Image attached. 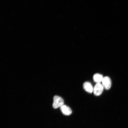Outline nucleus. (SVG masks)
<instances>
[{"label": "nucleus", "mask_w": 128, "mask_h": 128, "mask_svg": "<svg viewBox=\"0 0 128 128\" xmlns=\"http://www.w3.org/2000/svg\"><path fill=\"white\" fill-rule=\"evenodd\" d=\"M64 101L63 99L59 96H55L54 97V102L52 107L56 109L60 108L64 105Z\"/></svg>", "instance_id": "f257e3e1"}, {"label": "nucleus", "mask_w": 128, "mask_h": 128, "mask_svg": "<svg viewBox=\"0 0 128 128\" xmlns=\"http://www.w3.org/2000/svg\"><path fill=\"white\" fill-rule=\"evenodd\" d=\"M104 88L102 84L100 83H98L94 88L93 92L94 95L99 96L103 92Z\"/></svg>", "instance_id": "f03ea898"}, {"label": "nucleus", "mask_w": 128, "mask_h": 128, "mask_svg": "<svg viewBox=\"0 0 128 128\" xmlns=\"http://www.w3.org/2000/svg\"><path fill=\"white\" fill-rule=\"evenodd\" d=\"M102 82L104 88L106 90H108L110 88L112 85V82L111 79L108 76L104 77Z\"/></svg>", "instance_id": "7ed1b4c3"}, {"label": "nucleus", "mask_w": 128, "mask_h": 128, "mask_svg": "<svg viewBox=\"0 0 128 128\" xmlns=\"http://www.w3.org/2000/svg\"><path fill=\"white\" fill-rule=\"evenodd\" d=\"M60 108L62 113L65 116H70L72 114V111L71 109L66 105L64 104L62 105L60 107Z\"/></svg>", "instance_id": "20e7f679"}, {"label": "nucleus", "mask_w": 128, "mask_h": 128, "mask_svg": "<svg viewBox=\"0 0 128 128\" xmlns=\"http://www.w3.org/2000/svg\"><path fill=\"white\" fill-rule=\"evenodd\" d=\"M83 88L85 90L90 93H92L93 92L94 88L90 82H85L83 84Z\"/></svg>", "instance_id": "39448f33"}, {"label": "nucleus", "mask_w": 128, "mask_h": 128, "mask_svg": "<svg viewBox=\"0 0 128 128\" xmlns=\"http://www.w3.org/2000/svg\"><path fill=\"white\" fill-rule=\"evenodd\" d=\"M103 78V76L99 74H96L94 75L93 76L94 81L96 84L102 82Z\"/></svg>", "instance_id": "423d86ee"}]
</instances>
